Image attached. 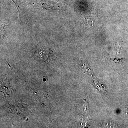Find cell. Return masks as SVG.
<instances>
[{
  "label": "cell",
  "instance_id": "obj_1",
  "mask_svg": "<svg viewBox=\"0 0 128 128\" xmlns=\"http://www.w3.org/2000/svg\"><path fill=\"white\" fill-rule=\"evenodd\" d=\"M49 50L45 45H38L34 53V56L36 59L41 61H44L47 60L49 55Z\"/></svg>",
  "mask_w": 128,
  "mask_h": 128
}]
</instances>
